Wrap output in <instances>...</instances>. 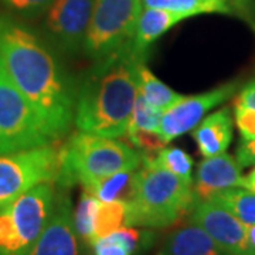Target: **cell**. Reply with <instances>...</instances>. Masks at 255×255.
<instances>
[{"label":"cell","instance_id":"obj_1","mask_svg":"<svg viewBox=\"0 0 255 255\" xmlns=\"http://www.w3.org/2000/svg\"><path fill=\"white\" fill-rule=\"evenodd\" d=\"M0 58L6 71L57 140L74 124L77 85L34 30L0 14Z\"/></svg>","mask_w":255,"mask_h":255},{"label":"cell","instance_id":"obj_2","mask_svg":"<svg viewBox=\"0 0 255 255\" xmlns=\"http://www.w3.org/2000/svg\"><path fill=\"white\" fill-rule=\"evenodd\" d=\"M146 55L132 43L94 63L77 85L74 125L97 136H127L137 97V70Z\"/></svg>","mask_w":255,"mask_h":255},{"label":"cell","instance_id":"obj_3","mask_svg":"<svg viewBox=\"0 0 255 255\" xmlns=\"http://www.w3.org/2000/svg\"><path fill=\"white\" fill-rule=\"evenodd\" d=\"M127 200L128 227L166 228L190 214L197 203L193 182L142 157Z\"/></svg>","mask_w":255,"mask_h":255},{"label":"cell","instance_id":"obj_4","mask_svg":"<svg viewBox=\"0 0 255 255\" xmlns=\"http://www.w3.org/2000/svg\"><path fill=\"white\" fill-rule=\"evenodd\" d=\"M140 163L142 155L125 142L78 130L61 145L55 184L61 187L81 184L88 189L111 174L136 170Z\"/></svg>","mask_w":255,"mask_h":255},{"label":"cell","instance_id":"obj_5","mask_svg":"<svg viewBox=\"0 0 255 255\" xmlns=\"http://www.w3.org/2000/svg\"><path fill=\"white\" fill-rule=\"evenodd\" d=\"M55 183H41L0 210V255H31L54 209Z\"/></svg>","mask_w":255,"mask_h":255},{"label":"cell","instance_id":"obj_6","mask_svg":"<svg viewBox=\"0 0 255 255\" xmlns=\"http://www.w3.org/2000/svg\"><path fill=\"white\" fill-rule=\"evenodd\" d=\"M57 142L27 98L18 91L0 58V153Z\"/></svg>","mask_w":255,"mask_h":255},{"label":"cell","instance_id":"obj_7","mask_svg":"<svg viewBox=\"0 0 255 255\" xmlns=\"http://www.w3.org/2000/svg\"><path fill=\"white\" fill-rule=\"evenodd\" d=\"M61 145L0 153V210L41 183H55L60 172Z\"/></svg>","mask_w":255,"mask_h":255},{"label":"cell","instance_id":"obj_8","mask_svg":"<svg viewBox=\"0 0 255 255\" xmlns=\"http://www.w3.org/2000/svg\"><path fill=\"white\" fill-rule=\"evenodd\" d=\"M142 0H95L84 53L94 63L132 43Z\"/></svg>","mask_w":255,"mask_h":255},{"label":"cell","instance_id":"obj_9","mask_svg":"<svg viewBox=\"0 0 255 255\" xmlns=\"http://www.w3.org/2000/svg\"><path fill=\"white\" fill-rule=\"evenodd\" d=\"M95 0H53L44 13L43 28L51 46L65 54L84 50Z\"/></svg>","mask_w":255,"mask_h":255},{"label":"cell","instance_id":"obj_10","mask_svg":"<svg viewBox=\"0 0 255 255\" xmlns=\"http://www.w3.org/2000/svg\"><path fill=\"white\" fill-rule=\"evenodd\" d=\"M237 90V82H228L199 95H183L174 105L163 111L157 133L167 145L177 136L194 129L210 110L226 102Z\"/></svg>","mask_w":255,"mask_h":255},{"label":"cell","instance_id":"obj_11","mask_svg":"<svg viewBox=\"0 0 255 255\" xmlns=\"http://www.w3.org/2000/svg\"><path fill=\"white\" fill-rule=\"evenodd\" d=\"M190 221L203 228L227 255H251L247 226L217 203L197 201L191 210Z\"/></svg>","mask_w":255,"mask_h":255},{"label":"cell","instance_id":"obj_12","mask_svg":"<svg viewBox=\"0 0 255 255\" xmlns=\"http://www.w3.org/2000/svg\"><path fill=\"white\" fill-rule=\"evenodd\" d=\"M31 255H80V237L74 224V210L65 193H57L54 209Z\"/></svg>","mask_w":255,"mask_h":255},{"label":"cell","instance_id":"obj_13","mask_svg":"<svg viewBox=\"0 0 255 255\" xmlns=\"http://www.w3.org/2000/svg\"><path fill=\"white\" fill-rule=\"evenodd\" d=\"M230 187H244L243 166L228 153L206 157L197 167L193 190L196 200H210L216 193Z\"/></svg>","mask_w":255,"mask_h":255},{"label":"cell","instance_id":"obj_14","mask_svg":"<svg viewBox=\"0 0 255 255\" xmlns=\"http://www.w3.org/2000/svg\"><path fill=\"white\" fill-rule=\"evenodd\" d=\"M233 118L228 108H221L201 119L200 124L191 129L199 150L204 157L226 153L233 139Z\"/></svg>","mask_w":255,"mask_h":255},{"label":"cell","instance_id":"obj_15","mask_svg":"<svg viewBox=\"0 0 255 255\" xmlns=\"http://www.w3.org/2000/svg\"><path fill=\"white\" fill-rule=\"evenodd\" d=\"M157 255H227L209 234L191 223L174 230Z\"/></svg>","mask_w":255,"mask_h":255},{"label":"cell","instance_id":"obj_16","mask_svg":"<svg viewBox=\"0 0 255 255\" xmlns=\"http://www.w3.org/2000/svg\"><path fill=\"white\" fill-rule=\"evenodd\" d=\"M184 18H187V16L182 13L164 9H155V7H143L137 20L132 46L135 47L139 53L147 54L149 47L152 46L159 37L163 36L167 30H170Z\"/></svg>","mask_w":255,"mask_h":255},{"label":"cell","instance_id":"obj_17","mask_svg":"<svg viewBox=\"0 0 255 255\" xmlns=\"http://www.w3.org/2000/svg\"><path fill=\"white\" fill-rule=\"evenodd\" d=\"M137 91L145 101L159 111H166L182 98V94L173 91L159 78H156L145 63L139 65L137 70Z\"/></svg>","mask_w":255,"mask_h":255},{"label":"cell","instance_id":"obj_18","mask_svg":"<svg viewBox=\"0 0 255 255\" xmlns=\"http://www.w3.org/2000/svg\"><path fill=\"white\" fill-rule=\"evenodd\" d=\"M211 201L220 204L246 226L255 224V193L246 187H230L216 193Z\"/></svg>","mask_w":255,"mask_h":255},{"label":"cell","instance_id":"obj_19","mask_svg":"<svg viewBox=\"0 0 255 255\" xmlns=\"http://www.w3.org/2000/svg\"><path fill=\"white\" fill-rule=\"evenodd\" d=\"M143 7H155L182 13L187 17L206 14V13H220L233 14L234 11L226 0H142Z\"/></svg>","mask_w":255,"mask_h":255},{"label":"cell","instance_id":"obj_20","mask_svg":"<svg viewBox=\"0 0 255 255\" xmlns=\"http://www.w3.org/2000/svg\"><path fill=\"white\" fill-rule=\"evenodd\" d=\"M125 221H127V200H100V204L95 211V220H94L95 243L101 238L112 234L119 228L125 227Z\"/></svg>","mask_w":255,"mask_h":255},{"label":"cell","instance_id":"obj_21","mask_svg":"<svg viewBox=\"0 0 255 255\" xmlns=\"http://www.w3.org/2000/svg\"><path fill=\"white\" fill-rule=\"evenodd\" d=\"M135 170H125L111 174L108 177H104L97 183H94L91 187L84 189L94 194L101 201H114V200H128L132 177Z\"/></svg>","mask_w":255,"mask_h":255},{"label":"cell","instance_id":"obj_22","mask_svg":"<svg viewBox=\"0 0 255 255\" xmlns=\"http://www.w3.org/2000/svg\"><path fill=\"white\" fill-rule=\"evenodd\" d=\"M100 200L90 191L84 190L77 209L74 210V224L78 233V237L87 248H92L95 244L94 240V220L95 211Z\"/></svg>","mask_w":255,"mask_h":255},{"label":"cell","instance_id":"obj_23","mask_svg":"<svg viewBox=\"0 0 255 255\" xmlns=\"http://www.w3.org/2000/svg\"><path fill=\"white\" fill-rule=\"evenodd\" d=\"M142 157L149 159L150 162L182 179L193 182V176H191L193 157L180 147H162L156 155H145Z\"/></svg>","mask_w":255,"mask_h":255},{"label":"cell","instance_id":"obj_24","mask_svg":"<svg viewBox=\"0 0 255 255\" xmlns=\"http://www.w3.org/2000/svg\"><path fill=\"white\" fill-rule=\"evenodd\" d=\"M162 114H163L162 111L156 110L152 105H149L145 98L137 92L128 129H145L150 132H159Z\"/></svg>","mask_w":255,"mask_h":255},{"label":"cell","instance_id":"obj_25","mask_svg":"<svg viewBox=\"0 0 255 255\" xmlns=\"http://www.w3.org/2000/svg\"><path fill=\"white\" fill-rule=\"evenodd\" d=\"M127 137L132 145L140 150L142 156H145V153H157L166 145L157 132H150L145 129H128Z\"/></svg>","mask_w":255,"mask_h":255},{"label":"cell","instance_id":"obj_26","mask_svg":"<svg viewBox=\"0 0 255 255\" xmlns=\"http://www.w3.org/2000/svg\"><path fill=\"white\" fill-rule=\"evenodd\" d=\"M53 0H0V4L21 17H37L44 14Z\"/></svg>","mask_w":255,"mask_h":255},{"label":"cell","instance_id":"obj_27","mask_svg":"<svg viewBox=\"0 0 255 255\" xmlns=\"http://www.w3.org/2000/svg\"><path fill=\"white\" fill-rule=\"evenodd\" d=\"M234 117L237 124L241 142H250L255 139V110L241 104H234Z\"/></svg>","mask_w":255,"mask_h":255},{"label":"cell","instance_id":"obj_28","mask_svg":"<svg viewBox=\"0 0 255 255\" xmlns=\"http://www.w3.org/2000/svg\"><path fill=\"white\" fill-rule=\"evenodd\" d=\"M92 250L95 255H133L127 246H124L112 234L98 240Z\"/></svg>","mask_w":255,"mask_h":255},{"label":"cell","instance_id":"obj_29","mask_svg":"<svg viewBox=\"0 0 255 255\" xmlns=\"http://www.w3.org/2000/svg\"><path fill=\"white\" fill-rule=\"evenodd\" d=\"M236 159L243 167L255 164V139L250 142H241V145L237 147Z\"/></svg>","mask_w":255,"mask_h":255},{"label":"cell","instance_id":"obj_30","mask_svg":"<svg viewBox=\"0 0 255 255\" xmlns=\"http://www.w3.org/2000/svg\"><path fill=\"white\" fill-rule=\"evenodd\" d=\"M236 102L255 110V80L248 82L246 87L240 91Z\"/></svg>","mask_w":255,"mask_h":255},{"label":"cell","instance_id":"obj_31","mask_svg":"<svg viewBox=\"0 0 255 255\" xmlns=\"http://www.w3.org/2000/svg\"><path fill=\"white\" fill-rule=\"evenodd\" d=\"M226 1L230 4V7L233 9L234 13H238L240 16H244L246 18H250L253 0H226Z\"/></svg>","mask_w":255,"mask_h":255},{"label":"cell","instance_id":"obj_32","mask_svg":"<svg viewBox=\"0 0 255 255\" xmlns=\"http://www.w3.org/2000/svg\"><path fill=\"white\" fill-rule=\"evenodd\" d=\"M247 241L251 255H255V224L247 226Z\"/></svg>","mask_w":255,"mask_h":255},{"label":"cell","instance_id":"obj_33","mask_svg":"<svg viewBox=\"0 0 255 255\" xmlns=\"http://www.w3.org/2000/svg\"><path fill=\"white\" fill-rule=\"evenodd\" d=\"M244 187L255 193V169H253L248 176H244Z\"/></svg>","mask_w":255,"mask_h":255}]
</instances>
